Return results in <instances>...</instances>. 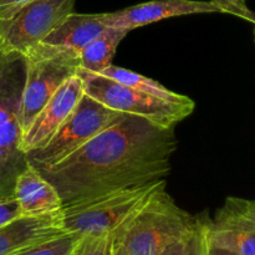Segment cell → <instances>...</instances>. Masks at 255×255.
I'll use <instances>...</instances> for the list:
<instances>
[{
    "instance_id": "1",
    "label": "cell",
    "mask_w": 255,
    "mask_h": 255,
    "mask_svg": "<svg viewBox=\"0 0 255 255\" xmlns=\"http://www.w3.org/2000/svg\"><path fill=\"white\" fill-rule=\"evenodd\" d=\"M177 146L174 127L126 115L66 158L39 171L57 189L66 208L163 181Z\"/></svg>"
},
{
    "instance_id": "2",
    "label": "cell",
    "mask_w": 255,
    "mask_h": 255,
    "mask_svg": "<svg viewBox=\"0 0 255 255\" xmlns=\"http://www.w3.org/2000/svg\"><path fill=\"white\" fill-rule=\"evenodd\" d=\"M166 187L164 179L146 203L114 233V244L122 255H158L194 229L198 217L182 209Z\"/></svg>"
},
{
    "instance_id": "3",
    "label": "cell",
    "mask_w": 255,
    "mask_h": 255,
    "mask_svg": "<svg viewBox=\"0 0 255 255\" xmlns=\"http://www.w3.org/2000/svg\"><path fill=\"white\" fill-rule=\"evenodd\" d=\"M26 72L20 105L22 133L57 90L80 71L79 52L40 42L25 54Z\"/></svg>"
},
{
    "instance_id": "4",
    "label": "cell",
    "mask_w": 255,
    "mask_h": 255,
    "mask_svg": "<svg viewBox=\"0 0 255 255\" xmlns=\"http://www.w3.org/2000/svg\"><path fill=\"white\" fill-rule=\"evenodd\" d=\"M161 182L124 189L66 207L62 209L64 231L81 237L114 234L146 203Z\"/></svg>"
},
{
    "instance_id": "5",
    "label": "cell",
    "mask_w": 255,
    "mask_h": 255,
    "mask_svg": "<svg viewBox=\"0 0 255 255\" xmlns=\"http://www.w3.org/2000/svg\"><path fill=\"white\" fill-rule=\"evenodd\" d=\"M85 94L105 106L126 115L141 117L162 127H176L196 109L194 101L173 104L122 85L99 74L79 71Z\"/></svg>"
},
{
    "instance_id": "6",
    "label": "cell",
    "mask_w": 255,
    "mask_h": 255,
    "mask_svg": "<svg viewBox=\"0 0 255 255\" xmlns=\"http://www.w3.org/2000/svg\"><path fill=\"white\" fill-rule=\"evenodd\" d=\"M125 116L126 114L115 111L84 94L71 115L49 142L40 149L26 154L27 161L37 169L54 166Z\"/></svg>"
},
{
    "instance_id": "7",
    "label": "cell",
    "mask_w": 255,
    "mask_h": 255,
    "mask_svg": "<svg viewBox=\"0 0 255 255\" xmlns=\"http://www.w3.org/2000/svg\"><path fill=\"white\" fill-rule=\"evenodd\" d=\"M74 7L75 0H31L0 19V40L6 49L25 55L74 12Z\"/></svg>"
},
{
    "instance_id": "8",
    "label": "cell",
    "mask_w": 255,
    "mask_h": 255,
    "mask_svg": "<svg viewBox=\"0 0 255 255\" xmlns=\"http://www.w3.org/2000/svg\"><path fill=\"white\" fill-rule=\"evenodd\" d=\"M207 241L237 255H255V199L228 197L214 218L207 217Z\"/></svg>"
},
{
    "instance_id": "9",
    "label": "cell",
    "mask_w": 255,
    "mask_h": 255,
    "mask_svg": "<svg viewBox=\"0 0 255 255\" xmlns=\"http://www.w3.org/2000/svg\"><path fill=\"white\" fill-rule=\"evenodd\" d=\"M85 94L84 80L76 75L67 80L40 110L22 133L21 149L25 154L40 149L56 133Z\"/></svg>"
},
{
    "instance_id": "10",
    "label": "cell",
    "mask_w": 255,
    "mask_h": 255,
    "mask_svg": "<svg viewBox=\"0 0 255 255\" xmlns=\"http://www.w3.org/2000/svg\"><path fill=\"white\" fill-rule=\"evenodd\" d=\"M219 9L212 1L203 0H152L115 12H104L105 22L110 27L127 31L161 21L169 17L193 14H212Z\"/></svg>"
},
{
    "instance_id": "11",
    "label": "cell",
    "mask_w": 255,
    "mask_h": 255,
    "mask_svg": "<svg viewBox=\"0 0 255 255\" xmlns=\"http://www.w3.org/2000/svg\"><path fill=\"white\" fill-rule=\"evenodd\" d=\"M62 233V211L21 216L0 228V255H14Z\"/></svg>"
},
{
    "instance_id": "12",
    "label": "cell",
    "mask_w": 255,
    "mask_h": 255,
    "mask_svg": "<svg viewBox=\"0 0 255 255\" xmlns=\"http://www.w3.org/2000/svg\"><path fill=\"white\" fill-rule=\"evenodd\" d=\"M12 197L19 203L22 216H40L64 209L57 189L30 162L16 177Z\"/></svg>"
},
{
    "instance_id": "13",
    "label": "cell",
    "mask_w": 255,
    "mask_h": 255,
    "mask_svg": "<svg viewBox=\"0 0 255 255\" xmlns=\"http://www.w3.org/2000/svg\"><path fill=\"white\" fill-rule=\"evenodd\" d=\"M104 12L80 14L71 12L54 31L50 32L41 44L62 50L80 52L91 40L107 29Z\"/></svg>"
},
{
    "instance_id": "14",
    "label": "cell",
    "mask_w": 255,
    "mask_h": 255,
    "mask_svg": "<svg viewBox=\"0 0 255 255\" xmlns=\"http://www.w3.org/2000/svg\"><path fill=\"white\" fill-rule=\"evenodd\" d=\"M128 32L125 29L109 26L99 36L91 40L79 52L80 71L100 75L109 69L120 42Z\"/></svg>"
},
{
    "instance_id": "15",
    "label": "cell",
    "mask_w": 255,
    "mask_h": 255,
    "mask_svg": "<svg viewBox=\"0 0 255 255\" xmlns=\"http://www.w3.org/2000/svg\"><path fill=\"white\" fill-rule=\"evenodd\" d=\"M100 75H104V76L110 77V79L115 80L120 84L126 85V86L138 90V91L148 94L151 96L158 97V99L164 100V101L173 102V104H189V102L193 101L186 95L176 94V92L171 91V90L164 87L163 85H161L156 80L149 79V77L137 74V72L131 71V70L124 69V67L111 65L109 69H106Z\"/></svg>"
},
{
    "instance_id": "16",
    "label": "cell",
    "mask_w": 255,
    "mask_h": 255,
    "mask_svg": "<svg viewBox=\"0 0 255 255\" xmlns=\"http://www.w3.org/2000/svg\"><path fill=\"white\" fill-rule=\"evenodd\" d=\"M81 238L79 234L65 232L14 255H72Z\"/></svg>"
},
{
    "instance_id": "17",
    "label": "cell",
    "mask_w": 255,
    "mask_h": 255,
    "mask_svg": "<svg viewBox=\"0 0 255 255\" xmlns=\"http://www.w3.org/2000/svg\"><path fill=\"white\" fill-rule=\"evenodd\" d=\"M114 254V234L105 236H85L75 248L72 255H112Z\"/></svg>"
},
{
    "instance_id": "18",
    "label": "cell",
    "mask_w": 255,
    "mask_h": 255,
    "mask_svg": "<svg viewBox=\"0 0 255 255\" xmlns=\"http://www.w3.org/2000/svg\"><path fill=\"white\" fill-rule=\"evenodd\" d=\"M207 217L199 216L193 232L188 237L183 255H207Z\"/></svg>"
},
{
    "instance_id": "19",
    "label": "cell",
    "mask_w": 255,
    "mask_h": 255,
    "mask_svg": "<svg viewBox=\"0 0 255 255\" xmlns=\"http://www.w3.org/2000/svg\"><path fill=\"white\" fill-rule=\"evenodd\" d=\"M211 1L218 7L219 12L232 14L255 24V11L248 6L247 0H211Z\"/></svg>"
},
{
    "instance_id": "20",
    "label": "cell",
    "mask_w": 255,
    "mask_h": 255,
    "mask_svg": "<svg viewBox=\"0 0 255 255\" xmlns=\"http://www.w3.org/2000/svg\"><path fill=\"white\" fill-rule=\"evenodd\" d=\"M21 216V208L14 197L0 199V228Z\"/></svg>"
},
{
    "instance_id": "21",
    "label": "cell",
    "mask_w": 255,
    "mask_h": 255,
    "mask_svg": "<svg viewBox=\"0 0 255 255\" xmlns=\"http://www.w3.org/2000/svg\"><path fill=\"white\" fill-rule=\"evenodd\" d=\"M29 1L31 0H0V19L10 16Z\"/></svg>"
},
{
    "instance_id": "22",
    "label": "cell",
    "mask_w": 255,
    "mask_h": 255,
    "mask_svg": "<svg viewBox=\"0 0 255 255\" xmlns=\"http://www.w3.org/2000/svg\"><path fill=\"white\" fill-rule=\"evenodd\" d=\"M193 232V231H192ZM191 232V233H192ZM191 233L188 236L183 237V238L178 239V241L173 242L172 244H169L161 254L158 255H183L184 251H186V246H187V241H188V237L191 236Z\"/></svg>"
},
{
    "instance_id": "23",
    "label": "cell",
    "mask_w": 255,
    "mask_h": 255,
    "mask_svg": "<svg viewBox=\"0 0 255 255\" xmlns=\"http://www.w3.org/2000/svg\"><path fill=\"white\" fill-rule=\"evenodd\" d=\"M12 194H14V189L7 183L6 178L2 173L1 166H0V199L9 198V197H12Z\"/></svg>"
},
{
    "instance_id": "24",
    "label": "cell",
    "mask_w": 255,
    "mask_h": 255,
    "mask_svg": "<svg viewBox=\"0 0 255 255\" xmlns=\"http://www.w3.org/2000/svg\"><path fill=\"white\" fill-rule=\"evenodd\" d=\"M207 255H237L232 252L227 251L223 248H217V247H212L208 244V249H207Z\"/></svg>"
},
{
    "instance_id": "25",
    "label": "cell",
    "mask_w": 255,
    "mask_h": 255,
    "mask_svg": "<svg viewBox=\"0 0 255 255\" xmlns=\"http://www.w3.org/2000/svg\"><path fill=\"white\" fill-rule=\"evenodd\" d=\"M112 255H122L121 252H120L119 249H117L116 247H115V244H114V254H112Z\"/></svg>"
}]
</instances>
